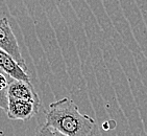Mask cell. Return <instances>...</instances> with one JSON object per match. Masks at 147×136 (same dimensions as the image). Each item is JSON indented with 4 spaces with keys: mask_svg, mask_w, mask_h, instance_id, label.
<instances>
[{
    "mask_svg": "<svg viewBox=\"0 0 147 136\" xmlns=\"http://www.w3.org/2000/svg\"><path fill=\"white\" fill-rule=\"evenodd\" d=\"M7 97L9 99L31 101L41 104L39 95L30 81H20V80L11 79L7 87Z\"/></svg>",
    "mask_w": 147,
    "mask_h": 136,
    "instance_id": "277c9868",
    "label": "cell"
},
{
    "mask_svg": "<svg viewBox=\"0 0 147 136\" xmlns=\"http://www.w3.org/2000/svg\"><path fill=\"white\" fill-rule=\"evenodd\" d=\"M0 72H3V71H2V70H1V69H0Z\"/></svg>",
    "mask_w": 147,
    "mask_h": 136,
    "instance_id": "9c48e42d",
    "label": "cell"
},
{
    "mask_svg": "<svg viewBox=\"0 0 147 136\" xmlns=\"http://www.w3.org/2000/svg\"><path fill=\"white\" fill-rule=\"evenodd\" d=\"M45 125L66 136H92L96 122L91 116L82 113L72 99L64 97L49 105Z\"/></svg>",
    "mask_w": 147,
    "mask_h": 136,
    "instance_id": "6da1fadb",
    "label": "cell"
},
{
    "mask_svg": "<svg viewBox=\"0 0 147 136\" xmlns=\"http://www.w3.org/2000/svg\"><path fill=\"white\" fill-rule=\"evenodd\" d=\"M9 106V97H7V90H0V109L7 110Z\"/></svg>",
    "mask_w": 147,
    "mask_h": 136,
    "instance_id": "52a82bcc",
    "label": "cell"
},
{
    "mask_svg": "<svg viewBox=\"0 0 147 136\" xmlns=\"http://www.w3.org/2000/svg\"><path fill=\"white\" fill-rule=\"evenodd\" d=\"M36 136H66L65 134L61 133L53 128L49 127L47 125H43L40 127V129L37 131Z\"/></svg>",
    "mask_w": 147,
    "mask_h": 136,
    "instance_id": "8992f818",
    "label": "cell"
},
{
    "mask_svg": "<svg viewBox=\"0 0 147 136\" xmlns=\"http://www.w3.org/2000/svg\"><path fill=\"white\" fill-rule=\"evenodd\" d=\"M0 48L9 52L16 60V62L24 70L27 71V66L21 54L17 38L11 29L7 18H0Z\"/></svg>",
    "mask_w": 147,
    "mask_h": 136,
    "instance_id": "7a4b0ae2",
    "label": "cell"
},
{
    "mask_svg": "<svg viewBox=\"0 0 147 136\" xmlns=\"http://www.w3.org/2000/svg\"><path fill=\"white\" fill-rule=\"evenodd\" d=\"M40 103L24 101V99H9L6 114L13 120H28L39 112Z\"/></svg>",
    "mask_w": 147,
    "mask_h": 136,
    "instance_id": "3957f363",
    "label": "cell"
},
{
    "mask_svg": "<svg viewBox=\"0 0 147 136\" xmlns=\"http://www.w3.org/2000/svg\"><path fill=\"white\" fill-rule=\"evenodd\" d=\"M7 78L11 77H9L4 72H0V90H7V87H9V84Z\"/></svg>",
    "mask_w": 147,
    "mask_h": 136,
    "instance_id": "ba28073f",
    "label": "cell"
},
{
    "mask_svg": "<svg viewBox=\"0 0 147 136\" xmlns=\"http://www.w3.org/2000/svg\"><path fill=\"white\" fill-rule=\"evenodd\" d=\"M0 69L9 77L20 81H30L27 71H25L16 62L9 52L0 48Z\"/></svg>",
    "mask_w": 147,
    "mask_h": 136,
    "instance_id": "5b68a950",
    "label": "cell"
}]
</instances>
